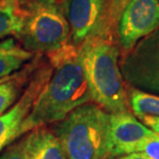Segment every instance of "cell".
I'll return each mask as SVG.
<instances>
[{"label":"cell","instance_id":"14","mask_svg":"<svg viewBox=\"0 0 159 159\" xmlns=\"http://www.w3.org/2000/svg\"><path fill=\"white\" fill-rule=\"evenodd\" d=\"M129 107L135 116L149 115L159 117V95L130 87L127 90Z\"/></svg>","mask_w":159,"mask_h":159},{"label":"cell","instance_id":"15","mask_svg":"<svg viewBox=\"0 0 159 159\" xmlns=\"http://www.w3.org/2000/svg\"><path fill=\"white\" fill-rule=\"evenodd\" d=\"M129 1L130 0H111L110 1L107 7L106 19H104L103 36L115 39L114 34L117 30V24H118L120 16Z\"/></svg>","mask_w":159,"mask_h":159},{"label":"cell","instance_id":"5","mask_svg":"<svg viewBox=\"0 0 159 159\" xmlns=\"http://www.w3.org/2000/svg\"><path fill=\"white\" fill-rule=\"evenodd\" d=\"M120 69L132 88L159 94V27L123 54Z\"/></svg>","mask_w":159,"mask_h":159},{"label":"cell","instance_id":"12","mask_svg":"<svg viewBox=\"0 0 159 159\" xmlns=\"http://www.w3.org/2000/svg\"><path fill=\"white\" fill-rule=\"evenodd\" d=\"M34 63L28 64L23 70L5 77L0 82V116L9 110L20 96L25 84L34 71Z\"/></svg>","mask_w":159,"mask_h":159},{"label":"cell","instance_id":"2","mask_svg":"<svg viewBox=\"0 0 159 159\" xmlns=\"http://www.w3.org/2000/svg\"><path fill=\"white\" fill-rule=\"evenodd\" d=\"M79 55L92 101L107 113L126 112L128 96L115 39L92 36L79 46Z\"/></svg>","mask_w":159,"mask_h":159},{"label":"cell","instance_id":"6","mask_svg":"<svg viewBox=\"0 0 159 159\" xmlns=\"http://www.w3.org/2000/svg\"><path fill=\"white\" fill-rule=\"evenodd\" d=\"M159 27V0H130L117 24V37L123 54Z\"/></svg>","mask_w":159,"mask_h":159},{"label":"cell","instance_id":"10","mask_svg":"<svg viewBox=\"0 0 159 159\" xmlns=\"http://www.w3.org/2000/svg\"><path fill=\"white\" fill-rule=\"evenodd\" d=\"M19 145L23 159H67L61 143L48 126L30 130Z\"/></svg>","mask_w":159,"mask_h":159},{"label":"cell","instance_id":"8","mask_svg":"<svg viewBox=\"0 0 159 159\" xmlns=\"http://www.w3.org/2000/svg\"><path fill=\"white\" fill-rule=\"evenodd\" d=\"M52 74V66L41 64L34 69L26 89L7 113L0 116V151L16 139V134L33 109L39 93Z\"/></svg>","mask_w":159,"mask_h":159},{"label":"cell","instance_id":"9","mask_svg":"<svg viewBox=\"0 0 159 159\" xmlns=\"http://www.w3.org/2000/svg\"><path fill=\"white\" fill-rule=\"evenodd\" d=\"M155 134L129 111L110 114L107 159L134 153L139 143Z\"/></svg>","mask_w":159,"mask_h":159},{"label":"cell","instance_id":"20","mask_svg":"<svg viewBox=\"0 0 159 159\" xmlns=\"http://www.w3.org/2000/svg\"><path fill=\"white\" fill-rule=\"evenodd\" d=\"M7 77H8V75H7ZM3 79H4V78H2V79H0V82H1V81H2V80H3Z\"/></svg>","mask_w":159,"mask_h":159},{"label":"cell","instance_id":"13","mask_svg":"<svg viewBox=\"0 0 159 159\" xmlns=\"http://www.w3.org/2000/svg\"><path fill=\"white\" fill-rule=\"evenodd\" d=\"M20 0H0V40L17 37L21 31Z\"/></svg>","mask_w":159,"mask_h":159},{"label":"cell","instance_id":"18","mask_svg":"<svg viewBox=\"0 0 159 159\" xmlns=\"http://www.w3.org/2000/svg\"><path fill=\"white\" fill-rule=\"evenodd\" d=\"M0 159H23L19 143L18 144L12 145L11 147H9L8 149H6V150L0 155Z\"/></svg>","mask_w":159,"mask_h":159},{"label":"cell","instance_id":"11","mask_svg":"<svg viewBox=\"0 0 159 159\" xmlns=\"http://www.w3.org/2000/svg\"><path fill=\"white\" fill-rule=\"evenodd\" d=\"M33 57L32 52L24 49L12 37L0 41V79L19 70Z\"/></svg>","mask_w":159,"mask_h":159},{"label":"cell","instance_id":"19","mask_svg":"<svg viewBox=\"0 0 159 159\" xmlns=\"http://www.w3.org/2000/svg\"><path fill=\"white\" fill-rule=\"evenodd\" d=\"M111 159H151V158L146 156L143 153H131L127 155H122V156H118V157H114Z\"/></svg>","mask_w":159,"mask_h":159},{"label":"cell","instance_id":"3","mask_svg":"<svg viewBox=\"0 0 159 159\" xmlns=\"http://www.w3.org/2000/svg\"><path fill=\"white\" fill-rule=\"evenodd\" d=\"M67 159H107L110 113L88 102L53 124Z\"/></svg>","mask_w":159,"mask_h":159},{"label":"cell","instance_id":"16","mask_svg":"<svg viewBox=\"0 0 159 159\" xmlns=\"http://www.w3.org/2000/svg\"><path fill=\"white\" fill-rule=\"evenodd\" d=\"M134 153H143L151 159H159V135L155 134L139 143Z\"/></svg>","mask_w":159,"mask_h":159},{"label":"cell","instance_id":"1","mask_svg":"<svg viewBox=\"0 0 159 159\" xmlns=\"http://www.w3.org/2000/svg\"><path fill=\"white\" fill-rule=\"evenodd\" d=\"M48 56L52 74L16 139L36 127L58 123L75 109L92 101L80 61L79 46L68 43Z\"/></svg>","mask_w":159,"mask_h":159},{"label":"cell","instance_id":"4","mask_svg":"<svg viewBox=\"0 0 159 159\" xmlns=\"http://www.w3.org/2000/svg\"><path fill=\"white\" fill-rule=\"evenodd\" d=\"M21 31L17 36L29 52L48 53L69 43L70 28L59 0H20Z\"/></svg>","mask_w":159,"mask_h":159},{"label":"cell","instance_id":"17","mask_svg":"<svg viewBox=\"0 0 159 159\" xmlns=\"http://www.w3.org/2000/svg\"><path fill=\"white\" fill-rule=\"evenodd\" d=\"M135 117L145 126H147L149 129H151L152 131L159 135V117L149 116V115H139Z\"/></svg>","mask_w":159,"mask_h":159},{"label":"cell","instance_id":"7","mask_svg":"<svg viewBox=\"0 0 159 159\" xmlns=\"http://www.w3.org/2000/svg\"><path fill=\"white\" fill-rule=\"evenodd\" d=\"M70 28L69 43L80 46L92 36H103L107 0H59Z\"/></svg>","mask_w":159,"mask_h":159}]
</instances>
